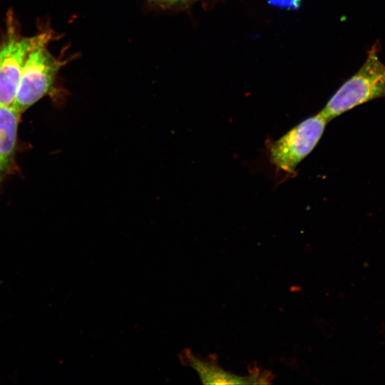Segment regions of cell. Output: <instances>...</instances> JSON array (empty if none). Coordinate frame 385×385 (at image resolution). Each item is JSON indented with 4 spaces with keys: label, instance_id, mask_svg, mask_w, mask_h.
Segmentation results:
<instances>
[{
    "label": "cell",
    "instance_id": "cell-1",
    "mask_svg": "<svg viewBox=\"0 0 385 385\" xmlns=\"http://www.w3.org/2000/svg\"><path fill=\"white\" fill-rule=\"evenodd\" d=\"M49 27L32 36L21 34L12 9L6 15V30L0 42V106L13 105L21 74L30 53L37 46L56 38Z\"/></svg>",
    "mask_w": 385,
    "mask_h": 385
},
{
    "label": "cell",
    "instance_id": "cell-4",
    "mask_svg": "<svg viewBox=\"0 0 385 385\" xmlns=\"http://www.w3.org/2000/svg\"><path fill=\"white\" fill-rule=\"evenodd\" d=\"M327 123L319 112L301 121L277 140L269 142L270 163L286 174H295L298 165L320 140Z\"/></svg>",
    "mask_w": 385,
    "mask_h": 385
},
{
    "label": "cell",
    "instance_id": "cell-7",
    "mask_svg": "<svg viewBox=\"0 0 385 385\" xmlns=\"http://www.w3.org/2000/svg\"><path fill=\"white\" fill-rule=\"evenodd\" d=\"M153 1H159L162 3L175 4L178 2L185 1L186 0H153Z\"/></svg>",
    "mask_w": 385,
    "mask_h": 385
},
{
    "label": "cell",
    "instance_id": "cell-5",
    "mask_svg": "<svg viewBox=\"0 0 385 385\" xmlns=\"http://www.w3.org/2000/svg\"><path fill=\"white\" fill-rule=\"evenodd\" d=\"M182 361L192 368L204 384H267L270 374L256 372L242 376L230 373L211 359L198 357L189 350L182 352Z\"/></svg>",
    "mask_w": 385,
    "mask_h": 385
},
{
    "label": "cell",
    "instance_id": "cell-6",
    "mask_svg": "<svg viewBox=\"0 0 385 385\" xmlns=\"http://www.w3.org/2000/svg\"><path fill=\"white\" fill-rule=\"evenodd\" d=\"M21 113L13 106H0V184L16 165L18 125Z\"/></svg>",
    "mask_w": 385,
    "mask_h": 385
},
{
    "label": "cell",
    "instance_id": "cell-2",
    "mask_svg": "<svg viewBox=\"0 0 385 385\" xmlns=\"http://www.w3.org/2000/svg\"><path fill=\"white\" fill-rule=\"evenodd\" d=\"M376 44L369 51L361 68L346 81L327 101L320 113L333 118L368 101L385 96V64Z\"/></svg>",
    "mask_w": 385,
    "mask_h": 385
},
{
    "label": "cell",
    "instance_id": "cell-3",
    "mask_svg": "<svg viewBox=\"0 0 385 385\" xmlns=\"http://www.w3.org/2000/svg\"><path fill=\"white\" fill-rule=\"evenodd\" d=\"M48 44L34 48L23 68L12 105L21 113L56 91L58 74L68 62L63 56H53L48 51Z\"/></svg>",
    "mask_w": 385,
    "mask_h": 385
}]
</instances>
